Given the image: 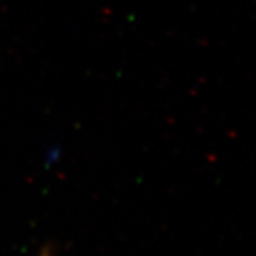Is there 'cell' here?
<instances>
[{
	"instance_id": "1",
	"label": "cell",
	"mask_w": 256,
	"mask_h": 256,
	"mask_svg": "<svg viewBox=\"0 0 256 256\" xmlns=\"http://www.w3.org/2000/svg\"><path fill=\"white\" fill-rule=\"evenodd\" d=\"M40 256H48V254H47V252H44V254H42Z\"/></svg>"
}]
</instances>
